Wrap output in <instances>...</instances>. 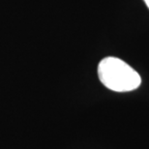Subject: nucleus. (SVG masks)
Wrapping results in <instances>:
<instances>
[{
  "label": "nucleus",
  "instance_id": "nucleus-1",
  "mask_svg": "<svg viewBox=\"0 0 149 149\" xmlns=\"http://www.w3.org/2000/svg\"><path fill=\"white\" fill-rule=\"evenodd\" d=\"M100 81L115 92H129L141 85V77L129 64L117 57L109 56L98 65Z\"/></svg>",
  "mask_w": 149,
  "mask_h": 149
},
{
  "label": "nucleus",
  "instance_id": "nucleus-2",
  "mask_svg": "<svg viewBox=\"0 0 149 149\" xmlns=\"http://www.w3.org/2000/svg\"><path fill=\"white\" fill-rule=\"evenodd\" d=\"M143 1H144V3L146 4V6H147L148 9H149V0H143Z\"/></svg>",
  "mask_w": 149,
  "mask_h": 149
}]
</instances>
